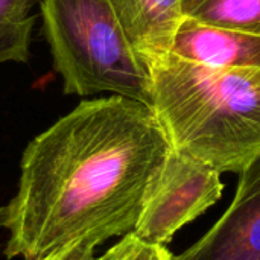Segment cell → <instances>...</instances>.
Masks as SVG:
<instances>
[{"instance_id":"cell-1","label":"cell","mask_w":260,"mask_h":260,"mask_svg":"<svg viewBox=\"0 0 260 260\" xmlns=\"http://www.w3.org/2000/svg\"><path fill=\"white\" fill-rule=\"evenodd\" d=\"M172 152L152 107L85 99L24 149L15 195L0 209L8 259L94 254L133 233Z\"/></svg>"},{"instance_id":"cell-2","label":"cell","mask_w":260,"mask_h":260,"mask_svg":"<svg viewBox=\"0 0 260 260\" xmlns=\"http://www.w3.org/2000/svg\"><path fill=\"white\" fill-rule=\"evenodd\" d=\"M152 110L174 151L219 174L260 155V69L207 67L168 53L148 66Z\"/></svg>"},{"instance_id":"cell-3","label":"cell","mask_w":260,"mask_h":260,"mask_svg":"<svg viewBox=\"0 0 260 260\" xmlns=\"http://www.w3.org/2000/svg\"><path fill=\"white\" fill-rule=\"evenodd\" d=\"M40 12L66 94L108 93L152 105L149 72L110 0H40Z\"/></svg>"},{"instance_id":"cell-4","label":"cell","mask_w":260,"mask_h":260,"mask_svg":"<svg viewBox=\"0 0 260 260\" xmlns=\"http://www.w3.org/2000/svg\"><path fill=\"white\" fill-rule=\"evenodd\" d=\"M221 174L172 149L133 235L166 247L174 235L215 206L222 195Z\"/></svg>"},{"instance_id":"cell-5","label":"cell","mask_w":260,"mask_h":260,"mask_svg":"<svg viewBox=\"0 0 260 260\" xmlns=\"http://www.w3.org/2000/svg\"><path fill=\"white\" fill-rule=\"evenodd\" d=\"M172 260H260V155L241 174L224 215Z\"/></svg>"},{"instance_id":"cell-6","label":"cell","mask_w":260,"mask_h":260,"mask_svg":"<svg viewBox=\"0 0 260 260\" xmlns=\"http://www.w3.org/2000/svg\"><path fill=\"white\" fill-rule=\"evenodd\" d=\"M171 53L207 67L260 69V35L209 26L186 15Z\"/></svg>"},{"instance_id":"cell-7","label":"cell","mask_w":260,"mask_h":260,"mask_svg":"<svg viewBox=\"0 0 260 260\" xmlns=\"http://www.w3.org/2000/svg\"><path fill=\"white\" fill-rule=\"evenodd\" d=\"M140 61L148 66L171 53L186 17L183 0H110Z\"/></svg>"},{"instance_id":"cell-8","label":"cell","mask_w":260,"mask_h":260,"mask_svg":"<svg viewBox=\"0 0 260 260\" xmlns=\"http://www.w3.org/2000/svg\"><path fill=\"white\" fill-rule=\"evenodd\" d=\"M35 0H0V64L30 58Z\"/></svg>"},{"instance_id":"cell-9","label":"cell","mask_w":260,"mask_h":260,"mask_svg":"<svg viewBox=\"0 0 260 260\" xmlns=\"http://www.w3.org/2000/svg\"><path fill=\"white\" fill-rule=\"evenodd\" d=\"M187 15L209 26L260 35V0H203Z\"/></svg>"},{"instance_id":"cell-10","label":"cell","mask_w":260,"mask_h":260,"mask_svg":"<svg viewBox=\"0 0 260 260\" xmlns=\"http://www.w3.org/2000/svg\"><path fill=\"white\" fill-rule=\"evenodd\" d=\"M101 260H172V254L166 247L145 244L129 233L102 254Z\"/></svg>"},{"instance_id":"cell-11","label":"cell","mask_w":260,"mask_h":260,"mask_svg":"<svg viewBox=\"0 0 260 260\" xmlns=\"http://www.w3.org/2000/svg\"><path fill=\"white\" fill-rule=\"evenodd\" d=\"M94 254H82V253H69V254H61L55 256L49 260H94Z\"/></svg>"},{"instance_id":"cell-12","label":"cell","mask_w":260,"mask_h":260,"mask_svg":"<svg viewBox=\"0 0 260 260\" xmlns=\"http://www.w3.org/2000/svg\"><path fill=\"white\" fill-rule=\"evenodd\" d=\"M184 2V12H186V15L197 6V5H200L203 0H183Z\"/></svg>"},{"instance_id":"cell-13","label":"cell","mask_w":260,"mask_h":260,"mask_svg":"<svg viewBox=\"0 0 260 260\" xmlns=\"http://www.w3.org/2000/svg\"><path fill=\"white\" fill-rule=\"evenodd\" d=\"M94 260H101V257H96V259H94Z\"/></svg>"}]
</instances>
